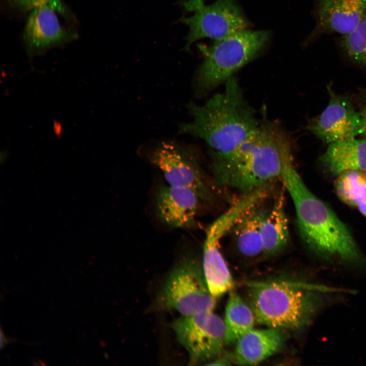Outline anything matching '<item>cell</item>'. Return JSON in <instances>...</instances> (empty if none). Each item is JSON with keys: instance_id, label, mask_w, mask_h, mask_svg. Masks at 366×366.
I'll return each mask as SVG.
<instances>
[{"instance_id": "1", "label": "cell", "mask_w": 366, "mask_h": 366, "mask_svg": "<svg viewBox=\"0 0 366 366\" xmlns=\"http://www.w3.org/2000/svg\"><path fill=\"white\" fill-rule=\"evenodd\" d=\"M280 179L295 209L300 235L310 249L328 262L366 270L363 255L346 226L307 187L293 163L286 158Z\"/></svg>"}, {"instance_id": "2", "label": "cell", "mask_w": 366, "mask_h": 366, "mask_svg": "<svg viewBox=\"0 0 366 366\" xmlns=\"http://www.w3.org/2000/svg\"><path fill=\"white\" fill-rule=\"evenodd\" d=\"M288 134L277 122L264 120L231 152L211 151L215 179L243 194L280 178L284 161L292 154Z\"/></svg>"}, {"instance_id": "3", "label": "cell", "mask_w": 366, "mask_h": 366, "mask_svg": "<svg viewBox=\"0 0 366 366\" xmlns=\"http://www.w3.org/2000/svg\"><path fill=\"white\" fill-rule=\"evenodd\" d=\"M256 322L268 327L300 330L308 327L342 290L320 284L268 281L248 283Z\"/></svg>"}, {"instance_id": "4", "label": "cell", "mask_w": 366, "mask_h": 366, "mask_svg": "<svg viewBox=\"0 0 366 366\" xmlns=\"http://www.w3.org/2000/svg\"><path fill=\"white\" fill-rule=\"evenodd\" d=\"M225 83L224 92L204 104L189 103L187 108L193 119L179 125V133L203 139L212 148L211 151L219 155L234 150L259 125L235 76Z\"/></svg>"}, {"instance_id": "5", "label": "cell", "mask_w": 366, "mask_h": 366, "mask_svg": "<svg viewBox=\"0 0 366 366\" xmlns=\"http://www.w3.org/2000/svg\"><path fill=\"white\" fill-rule=\"evenodd\" d=\"M270 33L248 29L217 40L202 48L204 60L195 78L197 95H206L225 83L237 70L253 60L268 45Z\"/></svg>"}, {"instance_id": "6", "label": "cell", "mask_w": 366, "mask_h": 366, "mask_svg": "<svg viewBox=\"0 0 366 366\" xmlns=\"http://www.w3.org/2000/svg\"><path fill=\"white\" fill-rule=\"evenodd\" d=\"M158 302L164 309H173L182 316H188L213 311L216 298L208 289L198 262L186 258L171 271Z\"/></svg>"}, {"instance_id": "7", "label": "cell", "mask_w": 366, "mask_h": 366, "mask_svg": "<svg viewBox=\"0 0 366 366\" xmlns=\"http://www.w3.org/2000/svg\"><path fill=\"white\" fill-rule=\"evenodd\" d=\"M251 205L241 197L209 225L203 244L202 270L211 295L217 298L231 291L234 282L221 251L220 242L237 219Z\"/></svg>"}, {"instance_id": "8", "label": "cell", "mask_w": 366, "mask_h": 366, "mask_svg": "<svg viewBox=\"0 0 366 366\" xmlns=\"http://www.w3.org/2000/svg\"><path fill=\"white\" fill-rule=\"evenodd\" d=\"M172 326L189 355L190 364L209 360L223 352L226 344L224 320L212 311L182 316Z\"/></svg>"}, {"instance_id": "9", "label": "cell", "mask_w": 366, "mask_h": 366, "mask_svg": "<svg viewBox=\"0 0 366 366\" xmlns=\"http://www.w3.org/2000/svg\"><path fill=\"white\" fill-rule=\"evenodd\" d=\"M193 12L181 20L188 28L185 44L187 50L200 39L207 38L217 41L248 29V20L234 0L204 4Z\"/></svg>"}, {"instance_id": "10", "label": "cell", "mask_w": 366, "mask_h": 366, "mask_svg": "<svg viewBox=\"0 0 366 366\" xmlns=\"http://www.w3.org/2000/svg\"><path fill=\"white\" fill-rule=\"evenodd\" d=\"M149 159L163 172L168 185L190 189L203 200L210 197L198 160L187 147L172 141L162 142L151 153Z\"/></svg>"}, {"instance_id": "11", "label": "cell", "mask_w": 366, "mask_h": 366, "mask_svg": "<svg viewBox=\"0 0 366 366\" xmlns=\"http://www.w3.org/2000/svg\"><path fill=\"white\" fill-rule=\"evenodd\" d=\"M74 20L55 8L45 6L28 13L22 33V39L29 57L40 55L50 49L62 46L76 40L77 32L61 18Z\"/></svg>"}, {"instance_id": "12", "label": "cell", "mask_w": 366, "mask_h": 366, "mask_svg": "<svg viewBox=\"0 0 366 366\" xmlns=\"http://www.w3.org/2000/svg\"><path fill=\"white\" fill-rule=\"evenodd\" d=\"M309 130L326 143L355 138L362 133L360 113L350 100L330 90L329 102L316 117L308 125Z\"/></svg>"}, {"instance_id": "13", "label": "cell", "mask_w": 366, "mask_h": 366, "mask_svg": "<svg viewBox=\"0 0 366 366\" xmlns=\"http://www.w3.org/2000/svg\"><path fill=\"white\" fill-rule=\"evenodd\" d=\"M314 12L316 24L306 44L325 34L352 31L366 14V0H316Z\"/></svg>"}, {"instance_id": "14", "label": "cell", "mask_w": 366, "mask_h": 366, "mask_svg": "<svg viewBox=\"0 0 366 366\" xmlns=\"http://www.w3.org/2000/svg\"><path fill=\"white\" fill-rule=\"evenodd\" d=\"M201 199L193 190L184 187L162 186L156 195V211L164 224L175 228L195 225Z\"/></svg>"}, {"instance_id": "15", "label": "cell", "mask_w": 366, "mask_h": 366, "mask_svg": "<svg viewBox=\"0 0 366 366\" xmlns=\"http://www.w3.org/2000/svg\"><path fill=\"white\" fill-rule=\"evenodd\" d=\"M284 342L281 329L253 328L236 341L235 362L241 365L259 364L279 352Z\"/></svg>"}, {"instance_id": "16", "label": "cell", "mask_w": 366, "mask_h": 366, "mask_svg": "<svg viewBox=\"0 0 366 366\" xmlns=\"http://www.w3.org/2000/svg\"><path fill=\"white\" fill-rule=\"evenodd\" d=\"M320 160L334 176L349 170L366 172V139L353 138L331 143Z\"/></svg>"}, {"instance_id": "17", "label": "cell", "mask_w": 366, "mask_h": 366, "mask_svg": "<svg viewBox=\"0 0 366 366\" xmlns=\"http://www.w3.org/2000/svg\"><path fill=\"white\" fill-rule=\"evenodd\" d=\"M262 202L246 209L231 229L237 249L248 257H254L263 253L261 227L268 210L262 204Z\"/></svg>"}, {"instance_id": "18", "label": "cell", "mask_w": 366, "mask_h": 366, "mask_svg": "<svg viewBox=\"0 0 366 366\" xmlns=\"http://www.w3.org/2000/svg\"><path fill=\"white\" fill-rule=\"evenodd\" d=\"M284 202V194L280 193L262 222L263 252L267 255H272L280 251L289 241V226Z\"/></svg>"}, {"instance_id": "19", "label": "cell", "mask_w": 366, "mask_h": 366, "mask_svg": "<svg viewBox=\"0 0 366 366\" xmlns=\"http://www.w3.org/2000/svg\"><path fill=\"white\" fill-rule=\"evenodd\" d=\"M224 320L226 343L236 342L245 333L254 328L255 315L249 306L236 292L230 291Z\"/></svg>"}, {"instance_id": "20", "label": "cell", "mask_w": 366, "mask_h": 366, "mask_svg": "<svg viewBox=\"0 0 366 366\" xmlns=\"http://www.w3.org/2000/svg\"><path fill=\"white\" fill-rule=\"evenodd\" d=\"M335 190L338 197L353 207L366 199V172L349 170L338 176Z\"/></svg>"}, {"instance_id": "21", "label": "cell", "mask_w": 366, "mask_h": 366, "mask_svg": "<svg viewBox=\"0 0 366 366\" xmlns=\"http://www.w3.org/2000/svg\"><path fill=\"white\" fill-rule=\"evenodd\" d=\"M339 45L348 59L366 67V14L352 31L342 36Z\"/></svg>"}, {"instance_id": "22", "label": "cell", "mask_w": 366, "mask_h": 366, "mask_svg": "<svg viewBox=\"0 0 366 366\" xmlns=\"http://www.w3.org/2000/svg\"><path fill=\"white\" fill-rule=\"evenodd\" d=\"M7 1L11 7L21 12L29 13L36 8L50 6L67 15H73L62 0H7Z\"/></svg>"}, {"instance_id": "23", "label": "cell", "mask_w": 366, "mask_h": 366, "mask_svg": "<svg viewBox=\"0 0 366 366\" xmlns=\"http://www.w3.org/2000/svg\"><path fill=\"white\" fill-rule=\"evenodd\" d=\"M229 355H223L213 361L212 363L208 364L209 365H228L231 362V359Z\"/></svg>"}, {"instance_id": "24", "label": "cell", "mask_w": 366, "mask_h": 366, "mask_svg": "<svg viewBox=\"0 0 366 366\" xmlns=\"http://www.w3.org/2000/svg\"><path fill=\"white\" fill-rule=\"evenodd\" d=\"M362 124V135L366 137V105L362 109L360 112Z\"/></svg>"}, {"instance_id": "25", "label": "cell", "mask_w": 366, "mask_h": 366, "mask_svg": "<svg viewBox=\"0 0 366 366\" xmlns=\"http://www.w3.org/2000/svg\"><path fill=\"white\" fill-rule=\"evenodd\" d=\"M357 207L359 211L366 217V199L360 202Z\"/></svg>"}]
</instances>
